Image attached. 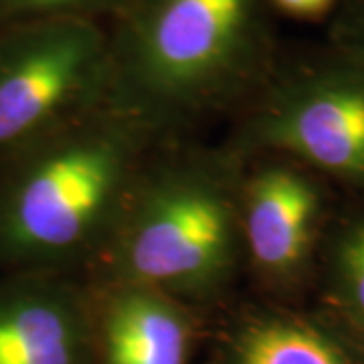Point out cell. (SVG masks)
Here are the masks:
<instances>
[{
  "label": "cell",
  "mask_w": 364,
  "mask_h": 364,
  "mask_svg": "<svg viewBox=\"0 0 364 364\" xmlns=\"http://www.w3.org/2000/svg\"><path fill=\"white\" fill-rule=\"evenodd\" d=\"M105 31L104 107L156 144L235 116L284 45L267 0H132Z\"/></svg>",
  "instance_id": "cell-1"
},
{
  "label": "cell",
  "mask_w": 364,
  "mask_h": 364,
  "mask_svg": "<svg viewBox=\"0 0 364 364\" xmlns=\"http://www.w3.org/2000/svg\"><path fill=\"white\" fill-rule=\"evenodd\" d=\"M243 162L227 148L156 146L95 259L104 287H146L182 304L227 294L245 261Z\"/></svg>",
  "instance_id": "cell-2"
},
{
  "label": "cell",
  "mask_w": 364,
  "mask_h": 364,
  "mask_svg": "<svg viewBox=\"0 0 364 364\" xmlns=\"http://www.w3.org/2000/svg\"><path fill=\"white\" fill-rule=\"evenodd\" d=\"M156 146L102 105L4 162L0 263L37 273L93 263Z\"/></svg>",
  "instance_id": "cell-3"
},
{
  "label": "cell",
  "mask_w": 364,
  "mask_h": 364,
  "mask_svg": "<svg viewBox=\"0 0 364 364\" xmlns=\"http://www.w3.org/2000/svg\"><path fill=\"white\" fill-rule=\"evenodd\" d=\"M227 150L286 158L364 200V47L282 45L259 91L237 114Z\"/></svg>",
  "instance_id": "cell-4"
},
{
  "label": "cell",
  "mask_w": 364,
  "mask_h": 364,
  "mask_svg": "<svg viewBox=\"0 0 364 364\" xmlns=\"http://www.w3.org/2000/svg\"><path fill=\"white\" fill-rule=\"evenodd\" d=\"M107 31L77 18L0 28V162L104 105Z\"/></svg>",
  "instance_id": "cell-5"
},
{
  "label": "cell",
  "mask_w": 364,
  "mask_h": 364,
  "mask_svg": "<svg viewBox=\"0 0 364 364\" xmlns=\"http://www.w3.org/2000/svg\"><path fill=\"white\" fill-rule=\"evenodd\" d=\"M241 181L245 259L279 298L314 289L326 233L346 196L286 158H255Z\"/></svg>",
  "instance_id": "cell-6"
},
{
  "label": "cell",
  "mask_w": 364,
  "mask_h": 364,
  "mask_svg": "<svg viewBox=\"0 0 364 364\" xmlns=\"http://www.w3.org/2000/svg\"><path fill=\"white\" fill-rule=\"evenodd\" d=\"M85 296L57 273L0 282V364H81Z\"/></svg>",
  "instance_id": "cell-7"
},
{
  "label": "cell",
  "mask_w": 364,
  "mask_h": 364,
  "mask_svg": "<svg viewBox=\"0 0 364 364\" xmlns=\"http://www.w3.org/2000/svg\"><path fill=\"white\" fill-rule=\"evenodd\" d=\"M105 364H184L191 342L186 304L136 286L105 287Z\"/></svg>",
  "instance_id": "cell-8"
},
{
  "label": "cell",
  "mask_w": 364,
  "mask_h": 364,
  "mask_svg": "<svg viewBox=\"0 0 364 364\" xmlns=\"http://www.w3.org/2000/svg\"><path fill=\"white\" fill-rule=\"evenodd\" d=\"M235 364H364V356L322 312L269 310L235 334Z\"/></svg>",
  "instance_id": "cell-9"
},
{
  "label": "cell",
  "mask_w": 364,
  "mask_h": 364,
  "mask_svg": "<svg viewBox=\"0 0 364 364\" xmlns=\"http://www.w3.org/2000/svg\"><path fill=\"white\" fill-rule=\"evenodd\" d=\"M312 291L318 312L364 356V200L344 198L326 233Z\"/></svg>",
  "instance_id": "cell-10"
},
{
  "label": "cell",
  "mask_w": 364,
  "mask_h": 364,
  "mask_svg": "<svg viewBox=\"0 0 364 364\" xmlns=\"http://www.w3.org/2000/svg\"><path fill=\"white\" fill-rule=\"evenodd\" d=\"M132 0H0V28L51 21V18H77L102 23L112 21Z\"/></svg>",
  "instance_id": "cell-11"
},
{
  "label": "cell",
  "mask_w": 364,
  "mask_h": 364,
  "mask_svg": "<svg viewBox=\"0 0 364 364\" xmlns=\"http://www.w3.org/2000/svg\"><path fill=\"white\" fill-rule=\"evenodd\" d=\"M328 39L364 47V0H340Z\"/></svg>",
  "instance_id": "cell-12"
}]
</instances>
